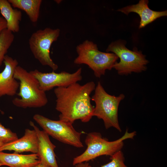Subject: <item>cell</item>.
Returning <instances> with one entry per match:
<instances>
[{
  "mask_svg": "<svg viewBox=\"0 0 167 167\" xmlns=\"http://www.w3.org/2000/svg\"><path fill=\"white\" fill-rule=\"evenodd\" d=\"M95 87L94 82L91 81L83 85L76 83L55 88V109L60 113L59 120L72 124L77 120L85 123L89 122L93 116L94 108L90 95Z\"/></svg>",
  "mask_w": 167,
  "mask_h": 167,
  "instance_id": "cell-1",
  "label": "cell"
},
{
  "mask_svg": "<svg viewBox=\"0 0 167 167\" xmlns=\"http://www.w3.org/2000/svg\"><path fill=\"white\" fill-rule=\"evenodd\" d=\"M15 78L19 81V92L12 101L15 106L23 108H38L45 106L48 102L45 92L40 88L36 78L29 72L20 66L16 67Z\"/></svg>",
  "mask_w": 167,
  "mask_h": 167,
  "instance_id": "cell-2",
  "label": "cell"
},
{
  "mask_svg": "<svg viewBox=\"0 0 167 167\" xmlns=\"http://www.w3.org/2000/svg\"><path fill=\"white\" fill-rule=\"evenodd\" d=\"M136 133L135 131L129 133L126 130L121 138L115 141H110L102 138L99 133L95 132L89 133L85 140L87 148L82 154L73 159V165L87 162L101 156H112L116 152L121 150L124 145V140L133 139Z\"/></svg>",
  "mask_w": 167,
  "mask_h": 167,
  "instance_id": "cell-3",
  "label": "cell"
},
{
  "mask_svg": "<svg viewBox=\"0 0 167 167\" xmlns=\"http://www.w3.org/2000/svg\"><path fill=\"white\" fill-rule=\"evenodd\" d=\"M76 51L78 56L74 63L87 65L93 71L95 76L99 78L105 75L106 70L113 68L118 58L113 53L99 51L96 44L88 40L77 45Z\"/></svg>",
  "mask_w": 167,
  "mask_h": 167,
  "instance_id": "cell-4",
  "label": "cell"
},
{
  "mask_svg": "<svg viewBox=\"0 0 167 167\" xmlns=\"http://www.w3.org/2000/svg\"><path fill=\"white\" fill-rule=\"evenodd\" d=\"M125 97L123 94L118 96L109 94L100 82H98L91 98L95 104L93 116L102 119L106 129L113 127L121 132L118 117V108L120 102Z\"/></svg>",
  "mask_w": 167,
  "mask_h": 167,
  "instance_id": "cell-5",
  "label": "cell"
},
{
  "mask_svg": "<svg viewBox=\"0 0 167 167\" xmlns=\"http://www.w3.org/2000/svg\"><path fill=\"white\" fill-rule=\"evenodd\" d=\"M126 41L118 40L111 43L108 46L106 51L112 52L120 58L113 68L117 71L120 75H128L132 72L139 73L145 71L146 65L149 61L141 51L134 48L132 50L128 49L125 46Z\"/></svg>",
  "mask_w": 167,
  "mask_h": 167,
  "instance_id": "cell-6",
  "label": "cell"
},
{
  "mask_svg": "<svg viewBox=\"0 0 167 167\" xmlns=\"http://www.w3.org/2000/svg\"><path fill=\"white\" fill-rule=\"evenodd\" d=\"M60 34L58 28H46L34 32L28 41L30 49L35 58L42 65L49 66L54 71L58 66L51 58L50 50L52 43L57 40Z\"/></svg>",
  "mask_w": 167,
  "mask_h": 167,
  "instance_id": "cell-7",
  "label": "cell"
},
{
  "mask_svg": "<svg viewBox=\"0 0 167 167\" xmlns=\"http://www.w3.org/2000/svg\"><path fill=\"white\" fill-rule=\"evenodd\" d=\"M33 119L49 135L58 141L77 148L84 147L81 140L82 133L76 131L72 124L52 120L39 114H35Z\"/></svg>",
  "mask_w": 167,
  "mask_h": 167,
  "instance_id": "cell-8",
  "label": "cell"
},
{
  "mask_svg": "<svg viewBox=\"0 0 167 167\" xmlns=\"http://www.w3.org/2000/svg\"><path fill=\"white\" fill-rule=\"evenodd\" d=\"M30 72L38 80L40 88L45 92L55 87H67L80 81L82 79L81 68L72 73L66 71L58 73L54 71L44 73L37 69L30 71Z\"/></svg>",
  "mask_w": 167,
  "mask_h": 167,
  "instance_id": "cell-9",
  "label": "cell"
},
{
  "mask_svg": "<svg viewBox=\"0 0 167 167\" xmlns=\"http://www.w3.org/2000/svg\"><path fill=\"white\" fill-rule=\"evenodd\" d=\"M3 62L5 68L0 72V97L6 95L13 96L17 94L19 87V82L14 77L18 62L16 59L6 55Z\"/></svg>",
  "mask_w": 167,
  "mask_h": 167,
  "instance_id": "cell-10",
  "label": "cell"
},
{
  "mask_svg": "<svg viewBox=\"0 0 167 167\" xmlns=\"http://www.w3.org/2000/svg\"><path fill=\"white\" fill-rule=\"evenodd\" d=\"M29 124L35 131L38 139L37 154L41 162L51 167H59L56 158L54 149L56 146L51 141L49 135L41 130L32 121Z\"/></svg>",
  "mask_w": 167,
  "mask_h": 167,
  "instance_id": "cell-11",
  "label": "cell"
},
{
  "mask_svg": "<svg viewBox=\"0 0 167 167\" xmlns=\"http://www.w3.org/2000/svg\"><path fill=\"white\" fill-rule=\"evenodd\" d=\"M38 149V139L35 131L26 129L24 135L21 138L3 144L0 147V152L8 150L20 153L29 152L37 153Z\"/></svg>",
  "mask_w": 167,
  "mask_h": 167,
  "instance_id": "cell-12",
  "label": "cell"
},
{
  "mask_svg": "<svg viewBox=\"0 0 167 167\" xmlns=\"http://www.w3.org/2000/svg\"><path fill=\"white\" fill-rule=\"evenodd\" d=\"M148 0H140L136 4L132 5L118 9L117 11L128 15L131 12H135L139 15L140 20L139 28L144 27L160 17L167 15V10L156 11L149 8Z\"/></svg>",
  "mask_w": 167,
  "mask_h": 167,
  "instance_id": "cell-13",
  "label": "cell"
},
{
  "mask_svg": "<svg viewBox=\"0 0 167 167\" xmlns=\"http://www.w3.org/2000/svg\"><path fill=\"white\" fill-rule=\"evenodd\" d=\"M0 162L9 167H34L41 162L37 153L22 154L0 152Z\"/></svg>",
  "mask_w": 167,
  "mask_h": 167,
  "instance_id": "cell-14",
  "label": "cell"
},
{
  "mask_svg": "<svg viewBox=\"0 0 167 167\" xmlns=\"http://www.w3.org/2000/svg\"><path fill=\"white\" fill-rule=\"evenodd\" d=\"M0 12L6 21V29L13 33L19 32L22 18L21 12L14 9L8 0H0Z\"/></svg>",
  "mask_w": 167,
  "mask_h": 167,
  "instance_id": "cell-15",
  "label": "cell"
},
{
  "mask_svg": "<svg viewBox=\"0 0 167 167\" xmlns=\"http://www.w3.org/2000/svg\"><path fill=\"white\" fill-rule=\"evenodd\" d=\"M12 6L24 11L32 23L36 22L39 18L41 0H8Z\"/></svg>",
  "mask_w": 167,
  "mask_h": 167,
  "instance_id": "cell-16",
  "label": "cell"
},
{
  "mask_svg": "<svg viewBox=\"0 0 167 167\" xmlns=\"http://www.w3.org/2000/svg\"><path fill=\"white\" fill-rule=\"evenodd\" d=\"M14 38L13 32L7 29L3 31L0 35V67Z\"/></svg>",
  "mask_w": 167,
  "mask_h": 167,
  "instance_id": "cell-17",
  "label": "cell"
},
{
  "mask_svg": "<svg viewBox=\"0 0 167 167\" xmlns=\"http://www.w3.org/2000/svg\"><path fill=\"white\" fill-rule=\"evenodd\" d=\"M111 161L101 167H128L124 163L125 159L121 151H119L111 156ZM87 167H92L89 165Z\"/></svg>",
  "mask_w": 167,
  "mask_h": 167,
  "instance_id": "cell-18",
  "label": "cell"
},
{
  "mask_svg": "<svg viewBox=\"0 0 167 167\" xmlns=\"http://www.w3.org/2000/svg\"><path fill=\"white\" fill-rule=\"evenodd\" d=\"M1 111L0 109V112ZM18 138L16 133L13 132L9 128L5 127L0 123V141L5 143L13 141Z\"/></svg>",
  "mask_w": 167,
  "mask_h": 167,
  "instance_id": "cell-19",
  "label": "cell"
},
{
  "mask_svg": "<svg viewBox=\"0 0 167 167\" xmlns=\"http://www.w3.org/2000/svg\"><path fill=\"white\" fill-rule=\"evenodd\" d=\"M7 28L6 22L4 19L0 15V35L4 29Z\"/></svg>",
  "mask_w": 167,
  "mask_h": 167,
  "instance_id": "cell-20",
  "label": "cell"
},
{
  "mask_svg": "<svg viewBox=\"0 0 167 167\" xmlns=\"http://www.w3.org/2000/svg\"><path fill=\"white\" fill-rule=\"evenodd\" d=\"M89 165L88 163L87 162L81 163L75 165V167H87Z\"/></svg>",
  "mask_w": 167,
  "mask_h": 167,
  "instance_id": "cell-21",
  "label": "cell"
},
{
  "mask_svg": "<svg viewBox=\"0 0 167 167\" xmlns=\"http://www.w3.org/2000/svg\"><path fill=\"white\" fill-rule=\"evenodd\" d=\"M34 167H51L43 162H41L39 164Z\"/></svg>",
  "mask_w": 167,
  "mask_h": 167,
  "instance_id": "cell-22",
  "label": "cell"
},
{
  "mask_svg": "<svg viewBox=\"0 0 167 167\" xmlns=\"http://www.w3.org/2000/svg\"><path fill=\"white\" fill-rule=\"evenodd\" d=\"M4 144L3 143L0 141V147L3 144Z\"/></svg>",
  "mask_w": 167,
  "mask_h": 167,
  "instance_id": "cell-23",
  "label": "cell"
},
{
  "mask_svg": "<svg viewBox=\"0 0 167 167\" xmlns=\"http://www.w3.org/2000/svg\"><path fill=\"white\" fill-rule=\"evenodd\" d=\"M2 166V164H1V163L0 162V166Z\"/></svg>",
  "mask_w": 167,
  "mask_h": 167,
  "instance_id": "cell-24",
  "label": "cell"
}]
</instances>
